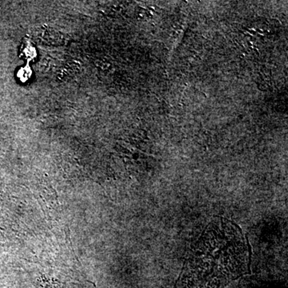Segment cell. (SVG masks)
<instances>
[{
	"label": "cell",
	"mask_w": 288,
	"mask_h": 288,
	"mask_svg": "<svg viewBox=\"0 0 288 288\" xmlns=\"http://www.w3.org/2000/svg\"><path fill=\"white\" fill-rule=\"evenodd\" d=\"M252 249L242 228L214 217L192 244L175 288H226L251 274Z\"/></svg>",
	"instance_id": "obj_1"
},
{
	"label": "cell",
	"mask_w": 288,
	"mask_h": 288,
	"mask_svg": "<svg viewBox=\"0 0 288 288\" xmlns=\"http://www.w3.org/2000/svg\"><path fill=\"white\" fill-rule=\"evenodd\" d=\"M31 76H32V72L30 71L29 68H21L18 72V77L23 82H25L26 80H28Z\"/></svg>",
	"instance_id": "obj_2"
}]
</instances>
